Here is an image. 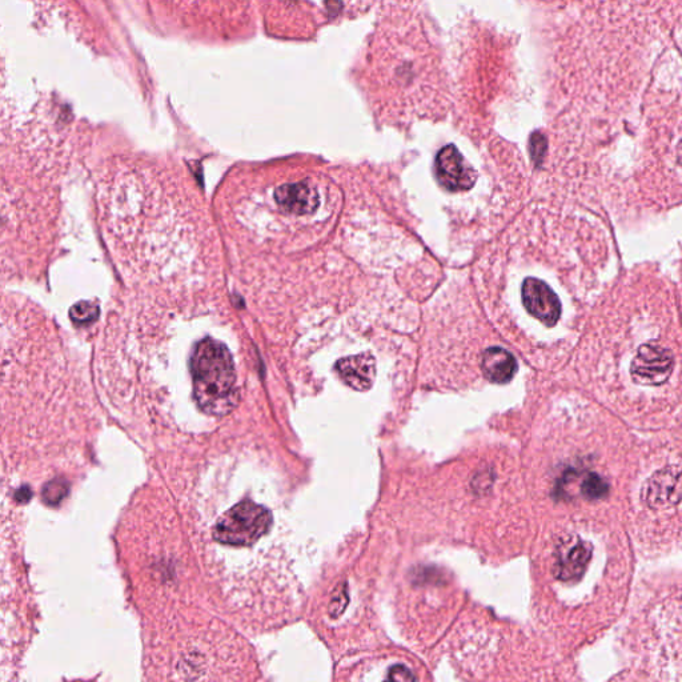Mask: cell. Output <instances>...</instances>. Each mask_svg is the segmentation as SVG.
Returning <instances> with one entry per match:
<instances>
[{
	"label": "cell",
	"instance_id": "obj_1",
	"mask_svg": "<svg viewBox=\"0 0 682 682\" xmlns=\"http://www.w3.org/2000/svg\"><path fill=\"white\" fill-rule=\"evenodd\" d=\"M196 403L212 416H226L239 401L234 361L226 345L204 339L191 357Z\"/></svg>",
	"mask_w": 682,
	"mask_h": 682
},
{
	"label": "cell",
	"instance_id": "obj_2",
	"mask_svg": "<svg viewBox=\"0 0 682 682\" xmlns=\"http://www.w3.org/2000/svg\"><path fill=\"white\" fill-rule=\"evenodd\" d=\"M271 525L272 516L267 508L244 501L220 517L214 537L220 544L248 547L262 539L270 531Z\"/></svg>",
	"mask_w": 682,
	"mask_h": 682
},
{
	"label": "cell",
	"instance_id": "obj_3",
	"mask_svg": "<svg viewBox=\"0 0 682 682\" xmlns=\"http://www.w3.org/2000/svg\"><path fill=\"white\" fill-rule=\"evenodd\" d=\"M675 367V357L669 349L645 344L632 361L631 375L637 384L657 387L668 381Z\"/></svg>",
	"mask_w": 682,
	"mask_h": 682
},
{
	"label": "cell",
	"instance_id": "obj_4",
	"mask_svg": "<svg viewBox=\"0 0 682 682\" xmlns=\"http://www.w3.org/2000/svg\"><path fill=\"white\" fill-rule=\"evenodd\" d=\"M435 167L437 180L449 192L467 191L477 182L475 168L452 144L445 146L437 154Z\"/></svg>",
	"mask_w": 682,
	"mask_h": 682
},
{
	"label": "cell",
	"instance_id": "obj_5",
	"mask_svg": "<svg viewBox=\"0 0 682 682\" xmlns=\"http://www.w3.org/2000/svg\"><path fill=\"white\" fill-rule=\"evenodd\" d=\"M523 304L525 310L544 323L545 326H556L561 316V302L559 296L543 280L528 278L524 280Z\"/></svg>",
	"mask_w": 682,
	"mask_h": 682
},
{
	"label": "cell",
	"instance_id": "obj_6",
	"mask_svg": "<svg viewBox=\"0 0 682 682\" xmlns=\"http://www.w3.org/2000/svg\"><path fill=\"white\" fill-rule=\"evenodd\" d=\"M275 200L284 212L292 215L314 214L319 207V192L308 182L284 184L276 188Z\"/></svg>",
	"mask_w": 682,
	"mask_h": 682
},
{
	"label": "cell",
	"instance_id": "obj_7",
	"mask_svg": "<svg viewBox=\"0 0 682 682\" xmlns=\"http://www.w3.org/2000/svg\"><path fill=\"white\" fill-rule=\"evenodd\" d=\"M336 371L349 387L356 391H367L376 376L375 357L369 353L347 357L336 364Z\"/></svg>",
	"mask_w": 682,
	"mask_h": 682
},
{
	"label": "cell",
	"instance_id": "obj_8",
	"mask_svg": "<svg viewBox=\"0 0 682 682\" xmlns=\"http://www.w3.org/2000/svg\"><path fill=\"white\" fill-rule=\"evenodd\" d=\"M484 376L495 384H508L515 377L519 365L511 352L500 347L487 349L481 360Z\"/></svg>",
	"mask_w": 682,
	"mask_h": 682
},
{
	"label": "cell",
	"instance_id": "obj_9",
	"mask_svg": "<svg viewBox=\"0 0 682 682\" xmlns=\"http://www.w3.org/2000/svg\"><path fill=\"white\" fill-rule=\"evenodd\" d=\"M592 557V547L584 541H577L565 548L555 565V576L561 581H573L584 575Z\"/></svg>",
	"mask_w": 682,
	"mask_h": 682
},
{
	"label": "cell",
	"instance_id": "obj_10",
	"mask_svg": "<svg viewBox=\"0 0 682 682\" xmlns=\"http://www.w3.org/2000/svg\"><path fill=\"white\" fill-rule=\"evenodd\" d=\"M609 485L603 477L597 473H589L583 484H581V493L585 499L600 500L608 496Z\"/></svg>",
	"mask_w": 682,
	"mask_h": 682
},
{
	"label": "cell",
	"instance_id": "obj_11",
	"mask_svg": "<svg viewBox=\"0 0 682 682\" xmlns=\"http://www.w3.org/2000/svg\"><path fill=\"white\" fill-rule=\"evenodd\" d=\"M98 314V308L91 303H79L76 304L71 310V319L74 320L76 324H87L91 323L92 320L96 318Z\"/></svg>",
	"mask_w": 682,
	"mask_h": 682
},
{
	"label": "cell",
	"instance_id": "obj_12",
	"mask_svg": "<svg viewBox=\"0 0 682 682\" xmlns=\"http://www.w3.org/2000/svg\"><path fill=\"white\" fill-rule=\"evenodd\" d=\"M67 487L63 481H52L43 491L44 501L48 504H58L66 496Z\"/></svg>",
	"mask_w": 682,
	"mask_h": 682
},
{
	"label": "cell",
	"instance_id": "obj_13",
	"mask_svg": "<svg viewBox=\"0 0 682 682\" xmlns=\"http://www.w3.org/2000/svg\"><path fill=\"white\" fill-rule=\"evenodd\" d=\"M545 150H547V143H545L544 136L539 134L533 135L531 140V154L532 159L535 160L537 166L543 162Z\"/></svg>",
	"mask_w": 682,
	"mask_h": 682
},
{
	"label": "cell",
	"instance_id": "obj_14",
	"mask_svg": "<svg viewBox=\"0 0 682 682\" xmlns=\"http://www.w3.org/2000/svg\"><path fill=\"white\" fill-rule=\"evenodd\" d=\"M387 680L391 681H415L416 677L412 675V672L408 668L403 667V665H396L391 671H389Z\"/></svg>",
	"mask_w": 682,
	"mask_h": 682
},
{
	"label": "cell",
	"instance_id": "obj_15",
	"mask_svg": "<svg viewBox=\"0 0 682 682\" xmlns=\"http://www.w3.org/2000/svg\"><path fill=\"white\" fill-rule=\"evenodd\" d=\"M347 593H345V589H340V592L338 595L335 596L334 601L331 603V615L332 616H339L341 612L344 611L345 605L348 603L347 599Z\"/></svg>",
	"mask_w": 682,
	"mask_h": 682
},
{
	"label": "cell",
	"instance_id": "obj_16",
	"mask_svg": "<svg viewBox=\"0 0 682 682\" xmlns=\"http://www.w3.org/2000/svg\"><path fill=\"white\" fill-rule=\"evenodd\" d=\"M545 2H560V0H545Z\"/></svg>",
	"mask_w": 682,
	"mask_h": 682
}]
</instances>
